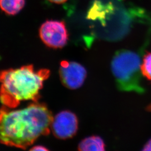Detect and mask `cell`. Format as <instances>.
Returning a JSON list of instances; mask_svg holds the SVG:
<instances>
[{
    "label": "cell",
    "instance_id": "obj_12",
    "mask_svg": "<svg viewBox=\"0 0 151 151\" xmlns=\"http://www.w3.org/2000/svg\"><path fill=\"white\" fill-rule=\"evenodd\" d=\"M48 1L51 2H53V3L60 4L64 3L67 0H48Z\"/></svg>",
    "mask_w": 151,
    "mask_h": 151
},
{
    "label": "cell",
    "instance_id": "obj_5",
    "mask_svg": "<svg viewBox=\"0 0 151 151\" xmlns=\"http://www.w3.org/2000/svg\"><path fill=\"white\" fill-rule=\"evenodd\" d=\"M50 129L53 135L58 139L72 138L78 129V118L75 114L70 111H62L53 117Z\"/></svg>",
    "mask_w": 151,
    "mask_h": 151
},
{
    "label": "cell",
    "instance_id": "obj_7",
    "mask_svg": "<svg viewBox=\"0 0 151 151\" xmlns=\"http://www.w3.org/2000/svg\"><path fill=\"white\" fill-rule=\"evenodd\" d=\"M78 151H106L103 139L96 135H92L81 140L78 147Z\"/></svg>",
    "mask_w": 151,
    "mask_h": 151
},
{
    "label": "cell",
    "instance_id": "obj_3",
    "mask_svg": "<svg viewBox=\"0 0 151 151\" xmlns=\"http://www.w3.org/2000/svg\"><path fill=\"white\" fill-rule=\"evenodd\" d=\"M141 65L139 55L133 52L123 50L114 56L111 70L120 91L145 92L141 86Z\"/></svg>",
    "mask_w": 151,
    "mask_h": 151
},
{
    "label": "cell",
    "instance_id": "obj_8",
    "mask_svg": "<svg viewBox=\"0 0 151 151\" xmlns=\"http://www.w3.org/2000/svg\"><path fill=\"white\" fill-rule=\"evenodd\" d=\"M25 0H0V9L8 15H15L24 8Z\"/></svg>",
    "mask_w": 151,
    "mask_h": 151
},
{
    "label": "cell",
    "instance_id": "obj_11",
    "mask_svg": "<svg viewBox=\"0 0 151 151\" xmlns=\"http://www.w3.org/2000/svg\"><path fill=\"white\" fill-rule=\"evenodd\" d=\"M141 151H151V139L146 143Z\"/></svg>",
    "mask_w": 151,
    "mask_h": 151
},
{
    "label": "cell",
    "instance_id": "obj_2",
    "mask_svg": "<svg viewBox=\"0 0 151 151\" xmlns=\"http://www.w3.org/2000/svg\"><path fill=\"white\" fill-rule=\"evenodd\" d=\"M50 75L47 69L35 70L32 65L0 71V101L4 106L17 108L22 101L37 102L44 81Z\"/></svg>",
    "mask_w": 151,
    "mask_h": 151
},
{
    "label": "cell",
    "instance_id": "obj_1",
    "mask_svg": "<svg viewBox=\"0 0 151 151\" xmlns=\"http://www.w3.org/2000/svg\"><path fill=\"white\" fill-rule=\"evenodd\" d=\"M53 119L44 103L33 102L15 110L0 108V143L25 150L43 135H48Z\"/></svg>",
    "mask_w": 151,
    "mask_h": 151
},
{
    "label": "cell",
    "instance_id": "obj_4",
    "mask_svg": "<svg viewBox=\"0 0 151 151\" xmlns=\"http://www.w3.org/2000/svg\"><path fill=\"white\" fill-rule=\"evenodd\" d=\"M40 39L47 47L52 48L64 47L68 39V34L63 22L49 20L40 27Z\"/></svg>",
    "mask_w": 151,
    "mask_h": 151
},
{
    "label": "cell",
    "instance_id": "obj_6",
    "mask_svg": "<svg viewBox=\"0 0 151 151\" xmlns=\"http://www.w3.org/2000/svg\"><path fill=\"white\" fill-rule=\"evenodd\" d=\"M59 73L62 84L71 90L81 87L87 76L86 70L83 66L75 62L67 60L60 62Z\"/></svg>",
    "mask_w": 151,
    "mask_h": 151
},
{
    "label": "cell",
    "instance_id": "obj_9",
    "mask_svg": "<svg viewBox=\"0 0 151 151\" xmlns=\"http://www.w3.org/2000/svg\"><path fill=\"white\" fill-rule=\"evenodd\" d=\"M140 68L142 75L151 81V53L147 52L145 55Z\"/></svg>",
    "mask_w": 151,
    "mask_h": 151
},
{
    "label": "cell",
    "instance_id": "obj_10",
    "mask_svg": "<svg viewBox=\"0 0 151 151\" xmlns=\"http://www.w3.org/2000/svg\"><path fill=\"white\" fill-rule=\"evenodd\" d=\"M29 151H50L45 147L42 146H34Z\"/></svg>",
    "mask_w": 151,
    "mask_h": 151
}]
</instances>
